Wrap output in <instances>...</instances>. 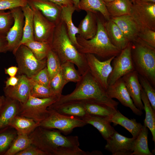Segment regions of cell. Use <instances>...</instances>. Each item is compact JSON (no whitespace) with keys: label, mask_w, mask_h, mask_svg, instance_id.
I'll list each match as a JSON object with an SVG mask.
<instances>
[{"label":"cell","mask_w":155,"mask_h":155,"mask_svg":"<svg viewBox=\"0 0 155 155\" xmlns=\"http://www.w3.org/2000/svg\"><path fill=\"white\" fill-rule=\"evenodd\" d=\"M32 144L47 155H94V151H84L80 147L77 136H64L58 130L37 127L28 135Z\"/></svg>","instance_id":"cell-1"},{"label":"cell","mask_w":155,"mask_h":155,"mask_svg":"<svg viewBox=\"0 0 155 155\" xmlns=\"http://www.w3.org/2000/svg\"><path fill=\"white\" fill-rule=\"evenodd\" d=\"M94 102L117 109L119 102L110 98L106 91L99 84L89 70L81 75L76 88L71 93L62 95L51 105L75 102Z\"/></svg>","instance_id":"cell-2"},{"label":"cell","mask_w":155,"mask_h":155,"mask_svg":"<svg viewBox=\"0 0 155 155\" xmlns=\"http://www.w3.org/2000/svg\"><path fill=\"white\" fill-rule=\"evenodd\" d=\"M51 49L57 55L61 64L70 62L76 65L81 75L89 70L85 54L79 52L67 34L65 25L61 20L56 25Z\"/></svg>","instance_id":"cell-3"},{"label":"cell","mask_w":155,"mask_h":155,"mask_svg":"<svg viewBox=\"0 0 155 155\" xmlns=\"http://www.w3.org/2000/svg\"><path fill=\"white\" fill-rule=\"evenodd\" d=\"M98 30L96 35L92 39H85L78 34L77 41L80 46L78 51L84 54L96 55L106 60L118 55L121 51L111 42L103 24V21L97 15Z\"/></svg>","instance_id":"cell-4"},{"label":"cell","mask_w":155,"mask_h":155,"mask_svg":"<svg viewBox=\"0 0 155 155\" xmlns=\"http://www.w3.org/2000/svg\"><path fill=\"white\" fill-rule=\"evenodd\" d=\"M131 55L135 70L155 87V48L138 38L131 42Z\"/></svg>","instance_id":"cell-5"},{"label":"cell","mask_w":155,"mask_h":155,"mask_svg":"<svg viewBox=\"0 0 155 155\" xmlns=\"http://www.w3.org/2000/svg\"><path fill=\"white\" fill-rule=\"evenodd\" d=\"M57 99L56 97L39 98L30 94L25 103H20L18 115L31 119L39 124L48 115V108Z\"/></svg>","instance_id":"cell-6"},{"label":"cell","mask_w":155,"mask_h":155,"mask_svg":"<svg viewBox=\"0 0 155 155\" xmlns=\"http://www.w3.org/2000/svg\"><path fill=\"white\" fill-rule=\"evenodd\" d=\"M49 112L46 117L39 126L51 129H56L67 135L75 128L83 127L86 124L82 119L73 116L66 115L47 108Z\"/></svg>","instance_id":"cell-7"},{"label":"cell","mask_w":155,"mask_h":155,"mask_svg":"<svg viewBox=\"0 0 155 155\" xmlns=\"http://www.w3.org/2000/svg\"><path fill=\"white\" fill-rule=\"evenodd\" d=\"M14 55L18 65V72L29 78L34 76L46 66V59L40 60L24 44L18 48Z\"/></svg>","instance_id":"cell-8"},{"label":"cell","mask_w":155,"mask_h":155,"mask_svg":"<svg viewBox=\"0 0 155 155\" xmlns=\"http://www.w3.org/2000/svg\"><path fill=\"white\" fill-rule=\"evenodd\" d=\"M112 70L108 80V86L128 73L135 70L131 55V42L112 61Z\"/></svg>","instance_id":"cell-9"},{"label":"cell","mask_w":155,"mask_h":155,"mask_svg":"<svg viewBox=\"0 0 155 155\" xmlns=\"http://www.w3.org/2000/svg\"><path fill=\"white\" fill-rule=\"evenodd\" d=\"M89 70L92 75L106 91L108 87V80L112 70L111 63L115 56L101 61L94 55L85 54Z\"/></svg>","instance_id":"cell-10"},{"label":"cell","mask_w":155,"mask_h":155,"mask_svg":"<svg viewBox=\"0 0 155 155\" xmlns=\"http://www.w3.org/2000/svg\"><path fill=\"white\" fill-rule=\"evenodd\" d=\"M130 15L142 27L155 31V3L138 0L133 3Z\"/></svg>","instance_id":"cell-11"},{"label":"cell","mask_w":155,"mask_h":155,"mask_svg":"<svg viewBox=\"0 0 155 155\" xmlns=\"http://www.w3.org/2000/svg\"><path fill=\"white\" fill-rule=\"evenodd\" d=\"M9 10L13 16L14 22L6 34V38L8 51H12L13 54L22 39L24 17L21 7H16Z\"/></svg>","instance_id":"cell-12"},{"label":"cell","mask_w":155,"mask_h":155,"mask_svg":"<svg viewBox=\"0 0 155 155\" xmlns=\"http://www.w3.org/2000/svg\"><path fill=\"white\" fill-rule=\"evenodd\" d=\"M30 7L34 14V40L51 44L56 25L45 17L38 9L33 7Z\"/></svg>","instance_id":"cell-13"},{"label":"cell","mask_w":155,"mask_h":155,"mask_svg":"<svg viewBox=\"0 0 155 155\" xmlns=\"http://www.w3.org/2000/svg\"><path fill=\"white\" fill-rule=\"evenodd\" d=\"M135 138L125 137L115 130L106 141L105 149L112 155H131Z\"/></svg>","instance_id":"cell-14"},{"label":"cell","mask_w":155,"mask_h":155,"mask_svg":"<svg viewBox=\"0 0 155 155\" xmlns=\"http://www.w3.org/2000/svg\"><path fill=\"white\" fill-rule=\"evenodd\" d=\"M106 92L110 98L117 99L123 105L130 108L136 115L141 116L143 114L142 111L134 104L121 78L108 86Z\"/></svg>","instance_id":"cell-15"},{"label":"cell","mask_w":155,"mask_h":155,"mask_svg":"<svg viewBox=\"0 0 155 155\" xmlns=\"http://www.w3.org/2000/svg\"><path fill=\"white\" fill-rule=\"evenodd\" d=\"M18 77L19 80L17 84L14 86L4 87L3 91L5 97L24 104L30 94L32 83L30 78L25 75L20 74Z\"/></svg>","instance_id":"cell-16"},{"label":"cell","mask_w":155,"mask_h":155,"mask_svg":"<svg viewBox=\"0 0 155 155\" xmlns=\"http://www.w3.org/2000/svg\"><path fill=\"white\" fill-rule=\"evenodd\" d=\"M28 4L38 9L56 25L61 22L62 7L59 5L47 0H28Z\"/></svg>","instance_id":"cell-17"},{"label":"cell","mask_w":155,"mask_h":155,"mask_svg":"<svg viewBox=\"0 0 155 155\" xmlns=\"http://www.w3.org/2000/svg\"><path fill=\"white\" fill-rule=\"evenodd\" d=\"M121 78L135 106L140 110H143L144 106L141 97L142 87L139 82L137 72L134 70Z\"/></svg>","instance_id":"cell-18"},{"label":"cell","mask_w":155,"mask_h":155,"mask_svg":"<svg viewBox=\"0 0 155 155\" xmlns=\"http://www.w3.org/2000/svg\"><path fill=\"white\" fill-rule=\"evenodd\" d=\"M131 42L137 37L142 27L130 15L111 17Z\"/></svg>","instance_id":"cell-19"},{"label":"cell","mask_w":155,"mask_h":155,"mask_svg":"<svg viewBox=\"0 0 155 155\" xmlns=\"http://www.w3.org/2000/svg\"><path fill=\"white\" fill-rule=\"evenodd\" d=\"M103 22L112 43L121 51L125 48L131 42L118 26L111 19Z\"/></svg>","instance_id":"cell-20"},{"label":"cell","mask_w":155,"mask_h":155,"mask_svg":"<svg viewBox=\"0 0 155 155\" xmlns=\"http://www.w3.org/2000/svg\"><path fill=\"white\" fill-rule=\"evenodd\" d=\"M20 104L18 101L5 97L0 108V129L9 126L13 118L18 115Z\"/></svg>","instance_id":"cell-21"},{"label":"cell","mask_w":155,"mask_h":155,"mask_svg":"<svg viewBox=\"0 0 155 155\" xmlns=\"http://www.w3.org/2000/svg\"><path fill=\"white\" fill-rule=\"evenodd\" d=\"M86 14L80 22L78 28L80 36L86 40L92 38L98 30L97 14L87 11Z\"/></svg>","instance_id":"cell-22"},{"label":"cell","mask_w":155,"mask_h":155,"mask_svg":"<svg viewBox=\"0 0 155 155\" xmlns=\"http://www.w3.org/2000/svg\"><path fill=\"white\" fill-rule=\"evenodd\" d=\"M61 20L65 24L67 34L73 45L77 50L80 48L76 39V35L78 34V27L74 24L72 20V15L75 10L74 6L62 7Z\"/></svg>","instance_id":"cell-23"},{"label":"cell","mask_w":155,"mask_h":155,"mask_svg":"<svg viewBox=\"0 0 155 155\" xmlns=\"http://www.w3.org/2000/svg\"><path fill=\"white\" fill-rule=\"evenodd\" d=\"M108 121L113 123L115 125H119L121 126L131 134L133 137L135 138L138 136L143 126L135 119H128L117 110Z\"/></svg>","instance_id":"cell-24"},{"label":"cell","mask_w":155,"mask_h":155,"mask_svg":"<svg viewBox=\"0 0 155 155\" xmlns=\"http://www.w3.org/2000/svg\"><path fill=\"white\" fill-rule=\"evenodd\" d=\"M82 119L86 124L91 125L96 128L106 141L115 131L111 125V123L104 118L87 113Z\"/></svg>","instance_id":"cell-25"},{"label":"cell","mask_w":155,"mask_h":155,"mask_svg":"<svg viewBox=\"0 0 155 155\" xmlns=\"http://www.w3.org/2000/svg\"><path fill=\"white\" fill-rule=\"evenodd\" d=\"M81 103L83 105L86 113L108 120L117 110V109L97 102H88Z\"/></svg>","instance_id":"cell-26"},{"label":"cell","mask_w":155,"mask_h":155,"mask_svg":"<svg viewBox=\"0 0 155 155\" xmlns=\"http://www.w3.org/2000/svg\"><path fill=\"white\" fill-rule=\"evenodd\" d=\"M22 9L24 17V22L23 35L18 48L29 41L34 40L33 10L28 4L22 7Z\"/></svg>","instance_id":"cell-27"},{"label":"cell","mask_w":155,"mask_h":155,"mask_svg":"<svg viewBox=\"0 0 155 155\" xmlns=\"http://www.w3.org/2000/svg\"><path fill=\"white\" fill-rule=\"evenodd\" d=\"M9 126L14 128L18 134L28 135L39 126V124L31 119L17 115L12 119Z\"/></svg>","instance_id":"cell-28"},{"label":"cell","mask_w":155,"mask_h":155,"mask_svg":"<svg viewBox=\"0 0 155 155\" xmlns=\"http://www.w3.org/2000/svg\"><path fill=\"white\" fill-rule=\"evenodd\" d=\"M48 108L63 115L73 116L81 119L87 114L83 105L81 102L72 103L55 106L51 105Z\"/></svg>","instance_id":"cell-29"},{"label":"cell","mask_w":155,"mask_h":155,"mask_svg":"<svg viewBox=\"0 0 155 155\" xmlns=\"http://www.w3.org/2000/svg\"><path fill=\"white\" fill-rule=\"evenodd\" d=\"M111 17L130 14L133 3L130 0H115L105 4Z\"/></svg>","instance_id":"cell-30"},{"label":"cell","mask_w":155,"mask_h":155,"mask_svg":"<svg viewBox=\"0 0 155 155\" xmlns=\"http://www.w3.org/2000/svg\"><path fill=\"white\" fill-rule=\"evenodd\" d=\"M141 100L145 112V118L144 125L149 129L152 135V140L155 142V111L152 108L147 96L143 89H142L141 94Z\"/></svg>","instance_id":"cell-31"},{"label":"cell","mask_w":155,"mask_h":155,"mask_svg":"<svg viewBox=\"0 0 155 155\" xmlns=\"http://www.w3.org/2000/svg\"><path fill=\"white\" fill-rule=\"evenodd\" d=\"M79 8L80 10L86 12L95 14L100 13L106 20H110L111 16L102 0H80Z\"/></svg>","instance_id":"cell-32"},{"label":"cell","mask_w":155,"mask_h":155,"mask_svg":"<svg viewBox=\"0 0 155 155\" xmlns=\"http://www.w3.org/2000/svg\"><path fill=\"white\" fill-rule=\"evenodd\" d=\"M148 128L144 125L135 141L131 155H152L148 147Z\"/></svg>","instance_id":"cell-33"},{"label":"cell","mask_w":155,"mask_h":155,"mask_svg":"<svg viewBox=\"0 0 155 155\" xmlns=\"http://www.w3.org/2000/svg\"><path fill=\"white\" fill-rule=\"evenodd\" d=\"M17 135L16 130L10 126L0 129V155H4Z\"/></svg>","instance_id":"cell-34"},{"label":"cell","mask_w":155,"mask_h":155,"mask_svg":"<svg viewBox=\"0 0 155 155\" xmlns=\"http://www.w3.org/2000/svg\"><path fill=\"white\" fill-rule=\"evenodd\" d=\"M23 44L29 48L35 57L40 60L46 59L48 53L51 49L50 44L45 42L34 40Z\"/></svg>","instance_id":"cell-35"},{"label":"cell","mask_w":155,"mask_h":155,"mask_svg":"<svg viewBox=\"0 0 155 155\" xmlns=\"http://www.w3.org/2000/svg\"><path fill=\"white\" fill-rule=\"evenodd\" d=\"M32 144L28 135L18 134L4 155H16Z\"/></svg>","instance_id":"cell-36"},{"label":"cell","mask_w":155,"mask_h":155,"mask_svg":"<svg viewBox=\"0 0 155 155\" xmlns=\"http://www.w3.org/2000/svg\"><path fill=\"white\" fill-rule=\"evenodd\" d=\"M61 70L63 78L67 83L69 82L77 83L81 78V75L72 63L66 62L62 63Z\"/></svg>","instance_id":"cell-37"},{"label":"cell","mask_w":155,"mask_h":155,"mask_svg":"<svg viewBox=\"0 0 155 155\" xmlns=\"http://www.w3.org/2000/svg\"><path fill=\"white\" fill-rule=\"evenodd\" d=\"M46 60V67L51 80L61 69V63L57 55L51 49L48 53Z\"/></svg>","instance_id":"cell-38"},{"label":"cell","mask_w":155,"mask_h":155,"mask_svg":"<svg viewBox=\"0 0 155 155\" xmlns=\"http://www.w3.org/2000/svg\"><path fill=\"white\" fill-rule=\"evenodd\" d=\"M67 83L63 78L61 69L51 80L50 87L58 99L62 95L63 88Z\"/></svg>","instance_id":"cell-39"},{"label":"cell","mask_w":155,"mask_h":155,"mask_svg":"<svg viewBox=\"0 0 155 155\" xmlns=\"http://www.w3.org/2000/svg\"><path fill=\"white\" fill-rule=\"evenodd\" d=\"M14 19L10 11L0 10V35L6 36L12 26Z\"/></svg>","instance_id":"cell-40"},{"label":"cell","mask_w":155,"mask_h":155,"mask_svg":"<svg viewBox=\"0 0 155 155\" xmlns=\"http://www.w3.org/2000/svg\"><path fill=\"white\" fill-rule=\"evenodd\" d=\"M31 82L32 87L30 92L31 96L39 98L57 97L50 87L39 85L32 81Z\"/></svg>","instance_id":"cell-41"},{"label":"cell","mask_w":155,"mask_h":155,"mask_svg":"<svg viewBox=\"0 0 155 155\" xmlns=\"http://www.w3.org/2000/svg\"><path fill=\"white\" fill-rule=\"evenodd\" d=\"M138 75L140 84L145 91L152 108L155 111V89L146 78Z\"/></svg>","instance_id":"cell-42"},{"label":"cell","mask_w":155,"mask_h":155,"mask_svg":"<svg viewBox=\"0 0 155 155\" xmlns=\"http://www.w3.org/2000/svg\"><path fill=\"white\" fill-rule=\"evenodd\" d=\"M137 38L149 45L155 48V31L142 27Z\"/></svg>","instance_id":"cell-43"},{"label":"cell","mask_w":155,"mask_h":155,"mask_svg":"<svg viewBox=\"0 0 155 155\" xmlns=\"http://www.w3.org/2000/svg\"><path fill=\"white\" fill-rule=\"evenodd\" d=\"M30 79L34 83L50 87L51 79L46 66Z\"/></svg>","instance_id":"cell-44"},{"label":"cell","mask_w":155,"mask_h":155,"mask_svg":"<svg viewBox=\"0 0 155 155\" xmlns=\"http://www.w3.org/2000/svg\"><path fill=\"white\" fill-rule=\"evenodd\" d=\"M28 0H0V10L22 7L28 4Z\"/></svg>","instance_id":"cell-45"},{"label":"cell","mask_w":155,"mask_h":155,"mask_svg":"<svg viewBox=\"0 0 155 155\" xmlns=\"http://www.w3.org/2000/svg\"><path fill=\"white\" fill-rule=\"evenodd\" d=\"M16 155H47V154L32 144L24 150Z\"/></svg>","instance_id":"cell-46"},{"label":"cell","mask_w":155,"mask_h":155,"mask_svg":"<svg viewBox=\"0 0 155 155\" xmlns=\"http://www.w3.org/2000/svg\"><path fill=\"white\" fill-rule=\"evenodd\" d=\"M7 43L6 36L0 35V53L8 51Z\"/></svg>","instance_id":"cell-47"},{"label":"cell","mask_w":155,"mask_h":155,"mask_svg":"<svg viewBox=\"0 0 155 155\" xmlns=\"http://www.w3.org/2000/svg\"><path fill=\"white\" fill-rule=\"evenodd\" d=\"M57 4L61 7L73 6L72 0H47Z\"/></svg>","instance_id":"cell-48"},{"label":"cell","mask_w":155,"mask_h":155,"mask_svg":"<svg viewBox=\"0 0 155 155\" xmlns=\"http://www.w3.org/2000/svg\"><path fill=\"white\" fill-rule=\"evenodd\" d=\"M18 80L19 79L17 77H10L5 81V87L15 86L18 83Z\"/></svg>","instance_id":"cell-49"},{"label":"cell","mask_w":155,"mask_h":155,"mask_svg":"<svg viewBox=\"0 0 155 155\" xmlns=\"http://www.w3.org/2000/svg\"><path fill=\"white\" fill-rule=\"evenodd\" d=\"M18 71V67L15 66H11L5 69V73L9 77L15 76Z\"/></svg>","instance_id":"cell-50"},{"label":"cell","mask_w":155,"mask_h":155,"mask_svg":"<svg viewBox=\"0 0 155 155\" xmlns=\"http://www.w3.org/2000/svg\"><path fill=\"white\" fill-rule=\"evenodd\" d=\"M75 10L79 11L80 10L79 8V4L80 0H72Z\"/></svg>","instance_id":"cell-51"},{"label":"cell","mask_w":155,"mask_h":155,"mask_svg":"<svg viewBox=\"0 0 155 155\" xmlns=\"http://www.w3.org/2000/svg\"><path fill=\"white\" fill-rule=\"evenodd\" d=\"M5 99V96H0V108L3 104Z\"/></svg>","instance_id":"cell-52"},{"label":"cell","mask_w":155,"mask_h":155,"mask_svg":"<svg viewBox=\"0 0 155 155\" xmlns=\"http://www.w3.org/2000/svg\"><path fill=\"white\" fill-rule=\"evenodd\" d=\"M143 2L155 3V0H140Z\"/></svg>","instance_id":"cell-53"},{"label":"cell","mask_w":155,"mask_h":155,"mask_svg":"<svg viewBox=\"0 0 155 155\" xmlns=\"http://www.w3.org/2000/svg\"><path fill=\"white\" fill-rule=\"evenodd\" d=\"M105 4L107 3L111 2L115 0H102Z\"/></svg>","instance_id":"cell-54"},{"label":"cell","mask_w":155,"mask_h":155,"mask_svg":"<svg viewBox=\"0 0 155 155\" xmlns=\"http://www.w3.org/2000/svg\"><path fill=\"white\" fill-rule=\"evenodd\" d=\"M132 2V3H134L135 2V1H138V0H130Z\"/></svg>","instance_id":"cell-55"}]
</instances>
